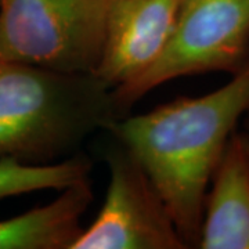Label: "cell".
Segmentation results:
<instances>
[{"mask_svg": "<svg viewBox=\"0 0 249 249\" xmlns=\"http://www.w3.org/2000/svg\"><path fill=\"white\" fill-rule=\"evenodd\" d=\"M107 166L104 204L70 249H186L168 205L140 160L119 142L107 151Z\"/></svg>", "mask_w": 249, "mask_h": 249, "instance_id": "5", "label": "cell"}, {"mask_svg": "<svg viewBox=\"0 0 249 249\" xmlns=\"http://www.w3.org/2000/svg\"><path fill=\"white\" fill-rule=\"evenodd\" d=\"M248 133H249V111H248Z\"/></svg>", "mask_w": 249, "mask_h": 249, "instance_id": "10", "label": "cell"}, {"mask_svg": "<svg viewBox=\"0 0 249 249\" xmlns=\"http://www.w3.org/2000/svg\"><path fill=\"white\" fill-rule=\"evenodd\" d=\"M248 111L249 58L220 89L127 114L108 127L150 175L187 248L198 245L212 173Z\"/></svg>", "mask_w": 249, "mask_h": 249, "instance_id": "1", "label": "cell"}, {"mask_svg": "<svg viewBox=\"0 0 249 249\" xmlns=\"http://www.w3.org/2000/svg\"><path fill=\"white\" fill-rule=\"evenodd\" d=\"M196 248L249 249V133L234 132L206 191Z\"/></svg>", "mask_w": 249, "mask_h": 249, "instance_id": "7", "label": "cell"}, {"mask_svg": "<svg viewBox=\"0 0 249 249\" xmlns=\"http://www.w3.org/2000/svg\"><path fill=\"white\" fill-rule=\"evenodd\" d=\"M180 3L181 0H108L94 75L112 89L142 76L168 43Z\"/></svg>", "mask_w": 249, "mask_h": 249, "instance_id": "6", "label": "cell"}, {"mask_svg": "<svg viewBox=\"0 0 249 249\" xmlns=\"http://www.w3.org/2000/svg\"><path fill=\"white\" fill-rule=\"evenodd\" d=\"M90 178L60 191L52 202L0 222V249H70L83 231L93 201Z\"/></svg>", "mask_w": 249, "mask_h": 249, "instance_id": "8", "label": "cell"}, {"mask_svg": "<svg viewBox=\"0 0 249 249\" xmlns=\"http://www.w3.org/2000/svg\"><path fill=\"white\" fill-rule=\"evenodd\" d=\"M249 58V0H181L158 60L137 79L112 89L121 115L170 80L206 72L234 73Z\"/></svg>", "mask_w": 249, "mask_h": 249, "instance_id": "3", "label": "cell"}, {"mask_svg": "<svg viewBox=\"0 0 249 249\" xmlns=\"http://www.w3.org/2000/svg\"><path fill=\"white\" fill-rule=\"evenodd\" d=\"M119 118L112 88L94 73L0 62V160L28 165L67 160Z\"/></svg>", "mask_w": 249, "mask_h": 249, "instance_id": "2", "label": "cell"}, {"mask_svg": "<svg viewBox=\"0 0 249 249\" xmlns=\"http://www.w3.org/2000/svg\"><path fill=\"white\" fill-rule=\"evenodd\" d=\"M108 0H0V62L94 73Z\"/></svg>", "mask_w": 249, "mask_h": 249, "instance_id": "4", "label": "cell"}, {"mask_svg": "<svg viewBox=\"0 0 249 249\" xmlns=\"http://www.w3.org/2000/svg\"><path fill=\"white\" fill-rule=\"evenodd\" d=\"M91 162L80 154L47 165L0 160V201L45 190L61 191L82 178H89Z\"/></svg>", "mask_w": 249, "mask_h": 249, "instance_id": "9", "label": "cell"}]
</instances>
